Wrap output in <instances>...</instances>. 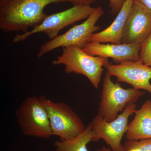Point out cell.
I'll return each mask as SVG.
<instances>
[{"instance_id":"6da1fadb","label":"cell","mask_w":151,"mask_h":151,"mask_svg":"<svg viewBox=\"0 0 151 151\" xmlns=\"http://www.w3.org/2000/svg\"><path fill=\"white\" fill-rule=\"evenodd\" d=\"M96 0H0V29L4 32H27L40 24L47 15L44 12L51 4L69 3L89 5Z\"/></svg>"},{"instance_id":"7a4b0ae2","label":"cell","mask_w":151,"mask_h":151,"mask_svg":"<svg viewBox=\"0 0 151 151\" xmlns=\"http://www.w3.org/2000/svg\"><path fill=\"white\" fill-rule=\"evenodd\" d=\"M54 65H63L68 74L74 73L86 76L95 89H98L102 73L110 64L108 58L92 56L77 46L63 47L62 54L52 62Z\"/></svg>"},{"instance_id":"3957f363","label":"cell","mask_w":151,"mask_h":151,"mask_svg":"<svg viewBox=\"0 0 151 151\" xmlns=\"http://www.w3.org/2000/svg\"><path fill=\"white\" fill-rule=\"evenodd\" d=\"M108 72L103 79V88L100 95L97 115L110 122L117 118L128 104L136 103L145 92L135 88L125 89L118 82L114 83Z\"/></svg>"},{"instance_id":"277c9868","label":"cell","mask_w":151,"mask_h":151,"mask_svg":"<svg viewBox=\"0 0 151 151\" xmlns=\"http://www.w3.org/2000/svg\"><path fill=\"white\" fill-rule=\"evenodd\" d=\"M15 114L17 122L25 136L44 139L53 136L48 113L40 97H26Z\"/></svg>"},{"instance_id":"5b68a950","label":"cell","mask_w":151,"mask_h":151,"mask_svg":"<svg viewBox=\"0 0 151 151\" xmlns=\"http://www.w3.org/2000/svg\"><path fill=\"white\" fill-rule=\"evenodd\" d=\"M94 9L95 8L89 5H77L62 12L47 15L40 24L31 30L16 35L13 39L12 42L14 43L20 42L31 35L40 32L46 34L51 40L57 37L64 28L87 19Z\"/></svg>"},{"instance_id":"8992f818","label":"cell","mask_w":151,"mask_h":151,"mask_svg":"<svg viewBox=\"0 0 151 151\" xmlns=\"http://www.w3.org/2000/svg\"><path fill=\"white\" fill-rule=\"evenodd\" d=\"M103 14L104 11L101 7L95 8L86 20L81 24L74 25L63 34L43 44L37 53L38 58L39 59L45 54L58 47L75 46L83 48L89 42L92 35L100 29V27L96 24Z\"/></svg>"},{"instance_id":"52a82bcc","label":"cell","mask_w":151,"mask_h":151,"mask_svg":"<svg viewBox=\"0 0 151 151\" xmlns=\"http://www.w3.org/2000/svg\"><path fill=\"white\" fill-rule=\"evenodd\" d=\"M48 113L52 134L60 139H70L86 129L84 122L70 106L63 102H55L40 97Z\"/></svg>"},{"instance_id":"ba28073f","label":"cell","mask_w":151,"mask_h":151,"mask_svg":"<svg viewBox=\"0 0 151 151\" xmlns=\"http://www.w3.org/2000/svg\"><path fill=\"white\" fill-rule=\"evenodd\" d=\"M135 103H129L115 120L105 121L97 115L90 122L94 133L93 142L103 140L113 151H124L122 139L128 130L129 119L137 110Z\"/></svg>"},{"instance_id":"9c48e42d","label":"cell","mask_w":151,"mask_h":151,"mask_svg":"<svg viewBox=\"0 0 151 151\" xmlns=\"http://www.w3.org/2000/svg\"><path fill=\"white\" fill-rule=\"evenodd\" d=\"M106 68L109 74L115 76L118 82L127 83L133 88L145 90L151 94V67L140 60L126 61L120 64L111 63Z\"/></svg>"},{"instance_id":"30bf717a","label":"cell","mask_w":151,"mask_h":151,"mask_svg":"<svg viewBox=\"0 0 151 151\" xmlns=\"http://www.w3.org/2000/svg\"><path fill=\"white\" fill-rule=\"evenodd\" d=\"M151 35V10L134 1L126 22L122 43L142 45Z\"/></svg>"},{"instance_id":"8fae6325","label":"cell","mask_w":151,"mask_h":151,"mask_svg":"<svg viewBox=\"0 0 151 151\" xmlns=\"http://www.w3.org/2000/svg\"><path fill=\"white\" fill-rule=\"evenodd\" d=\"M142 45L138 44H116L89 42L82 48L92 56L111 58L115 64L126 61H138Z\"/></svg>"},{"instance_id":"7c38bea8","label":"cell","mask_w":151,"mask_h":151,"mask_svg":"<svg viewBox=\"0 0 151 151\" xmlns=\"http://www.w3.org/2000/svg\"><path fill=\"white\" fill-rule=\"evenodd\" d=\"M133 2V0H126L113 23L103 31L93 33L89 42L102 43L122 44L123 32Z\"/></svg>"},{"instance_id":"4fadbf2b","label":"cell","mask_w":151,"mask_h":151,"mask_svg":"<svg viewBox=\"0 0 151 151\" xmlns=\"http://www.w3.org/2000/svg\"><path fill=\"white\" fill-rule=\"evenodd\" d=\"M134 114V119L129 124L125 137L127 140L151 139V100H146Z\"/></svg>"},{"instance_id":"5bb4252c","label":"cell","mask_w":151,"mask_h":151,"mask_svg":"<svg viewBox=\"0 0 151 151\" xmlns=\"http://www.w3.org/2000/svg\"><path fill=\"white\" fill-rule=\"evenodd\" d=\"M94 136L91 123L80 134L70 139L56 141L54 144L55 151H89L87 145L93 142Z\"/></svg>"},{"instance_id":"9a60e30c","label":"cell","mask_w":151,"mask_h":151,"mask_svg":"<svg viewBox=\"0 0 151 151\" xmlns=\"http://www.w3.org/2000/svg\"><path fill=\"white\" fill-rule=\"evenodd\" d=\"M124 151H151V139L127 140L124 144Z\"/></svg>"},{"instance_id":"2e32d148","label":"cell","mask_w":151,"mask_h":151,"mask_svg":"<svg viewBox=\"0 0 151 151\" xmlns=\"http://www.w3.org/2000/svg\"><path fill=\"white\" fill-rule=\"evenodd\" d=\"M140 60L151 67V35L141 45Z\"/></svg>"},{"instance_id":"e0dca14e","label":"cell","mask_w":151,"mask_h":151,"mask_svg":"<svg viewBox=\"0 0 151 151\" xmlns=\"http://www.w3.org/2000/svg\"><path fill=\"white\" fill-rule=\"evenodd\" d=\"M109 6L111 7V13L113 15L118 14L122 9L126 0H108Z\"/></svg>"},{"instance_id":"ac0fdd59","label":"cell","mask_w":151,"mask_h":151,"mask_svg":"<svg viewBox=\"0 0 151 151\" xmlns=\"http://www.w3.org/2000/svg\"><path fill=\"white\" fill-rule=\"evenodd\" d=\"M151 10V0H133Z\"/></svg>"},{"instance_id":"d6986e66","label":"cell","mask_w":151,"mask_h":151,"mask_svg":"<svg viewBox=\"0 0 151 151\" xmlns=\"http://www.w3.org/2000/svg\"><path fill=\"white\" fill-rule=\"evenodd\" d=\"M96 151H113L109 147H107L105 146H103L100 148L98 149Z\"/></svg>"}]
</instances>
